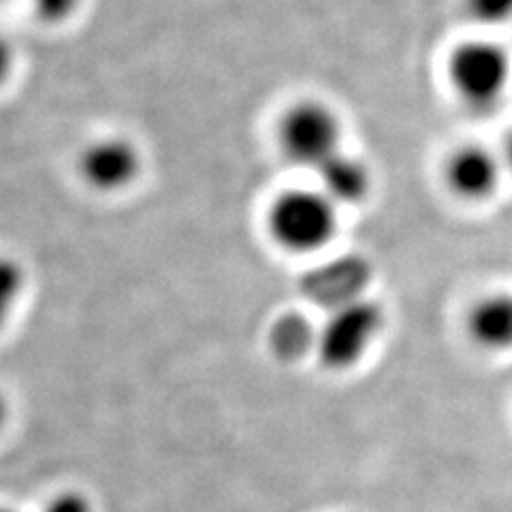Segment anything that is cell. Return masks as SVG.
<instances>
[{
  "mask_svg": "<svg viewBox=\"0 0 512 512\" xmlns=\"http://www.w3.org/2000/svg\"><path fill=\"white\" fill-rule=\"evenodd\" d=\"M7 416H9V406H7V399L0 395V429H3V425H5V421H7Z\"/></svg>",
  "mask_w": 512,
  "mask_h": 512,
  "instance_id": "cell-17",
  "label": "cell"
},
{
  "mask_svg": "<svg viewBox=\"0 0 512 512\" xmlns=\"http://www.w3.org/2000/svg\"><path fill=\"white\" fill-rule=\"evenodd\" d=\"M502 158L483 146H461L446 160L444 178L455 195L480 201L498 188L502 178Z\"/></svg>",
  "mask_w": 512,
  "mask_h": 512,
  "instance_id": "cell-6",
  "label": "cell"
},
{
  "mask_svg": "<svg viewBox=\"0 0 512 512\" xmlns=\"http://www.w3.org/2000/svg\"><path fill=\"white\" fill-rule=\"evenodd\" d=\"M320 190L335 205H355L363 201L370 192V171L359 158L346 152H335L329 160L316 169Z\"/></svg>",
  "mask_w": 512,
  "mask_h": 512,
  "instance_id": "cell-8",
  "label": "cell"
},
{
  "mask_svg": "<svg viewBox=\"0 0 512 512\" xmlns=\"http://www.w3.org/2000/svg\"><path fill=\"white\" fill-rule=\"evenodd\" d=\"M468 331L483 348H512V295H491L478 301L468 316Z\"/></svg>",
  "mask_w": 512,
  "mask_h": 512,
  "instance_id": "cell-9",
  "label": "cell"
},
{
  "mask_svg": "<svg viewBox=\"0 0 512 512\" xmlns=\"http://www.w3.org/2000/svg\"><path fill=\"white\" fill-rule=\"evenodd\" d=\"M45 512H92V506L82 493L69 491L56 495V498L47 504Z\"/></svg>",
  "mask_w": 512,
  "mask_h": 512,
  "instance_id": "cell-14",
  "label": "cell"
},
{
  "mask_svg": "<svg viewBox=\"0 0 512 512\" xmlns=\"http://www.w3.org/2000/svg\"><path fill=\"white\" fill-rule=\"evenodd\" d=\"M0 512H15V510H9V508H0Z\"/></svg>",
  "mask_w": 512,
  "mask_h": 512,
  "instance_id": "cell-18",
  "label": "cell"
},
{
  "mask_svg": "<svg viewBox=\"0 0 512 512\" xmlns=\"http://www.w3.org/2000/svg\"><path fill=\"white\" fill-rule=\"evenodd\" d=\"M316 335L310 327V320L301 314H286L271 329V348L286 361H295L306 355L310 348H316Z\"/></svg>",
  "mask_w": 512,
  "mask_h": 512,
  "instance_id": "cell-10",
  "label": "cell"
},
{
  "mask_svg": "<svg viewBox=\"0 0 512 512\" xmlns=\"http://www.w3.org/2000/svg\"><path fill=\"white\" fill-rule=\"evenodd\" d=\"M463 13L478 26H504L512 22V0H463Z\"/></svg>",
  "mask_w": 512,
  "mask_h": 512,
  "instance_id": "cell-12",
  "label": "cell"
},
{
  "mask_svg": "<svg viewBox=\"0 0 512 512\" xmlns=\"http://www.w3.org/2000/svg\"><path fill=\"white\" fill-rule=\"evenodd\" d=\"M141 156L128 139L107 137L90 143L79 156V173L94 190H122L139 175Z\"/></svg>",
  "mask_w": 512,
  "mask_h": 512,
  "instance_id": "cell-5",
  "label": "cell"
},
{
  "mask_svg": "<svg viewBox=\"0 0 512 512\" xmlns=\"http://www.w3.org/2000/svg\"><path fill=\"white\" fill-rule=\"evenodd\" d=\"M79 0H32V7L37 9L39 18L47 22H62L73 15Z\"/></svg>",
  "mask_w": 512,
  "mask_h": 512,
  "instance_id": "cell-13",
  "label": "cell"
},
{
  "mask_svg": "<svg viewBox=\"0 0 512 512\" xmlns=\"http://www.w3.org/2000/svg\"><path fill=\"white\" fill-rule=\"evenodd\" d=\"M370 280V267L359 256H344L340 261L318 267L306 276L303 293L325 306L340 308L361 297L363 286ZM331 308V310H333Z\"/></svg>",
  "mask_w": 512,
  "mask_h": 512,
  "instance_id": "cell-7",
  "label": "cell"
},
{
  "mask_svg": "<svg viewBox=\"0 0 512 512\" xmlns=\"http://www.w3.org/2000/svg\"><path fill=\"white\" fill-rule=\"evenodd\" d=\"M323 190H288L271 205L267 227L276 242L291 252L325 248L338 227V214Z\"/></svg>",
  "mask_w": 512,
  "mask_h": 512,
  "instance_id": "cell-2",
  "label": "cell"
},
{
  "mask_svg": "<svg viewBox=\"0 0 512 512\" xmlns=\"http://www.w3.org/2000/svg\"><path fill=\"white\" fill-rule=\"evenodd\" d=\"M24 269L18 261L0 256V329L5 327L24 291Z\"/></svg>",
  "mask_w": 512,
  "mask_h": 512,
  "instance_id": "cell-11",
  "label": "cell"
},
{
  "mask_svg": "<svg viewBox=\"0 0 512 512\" xmlns=\"http://www.w3.org/2000/svg\"><path fill=\"white\" fill-rule=\"evenodd\" d=\"M502 165H504V169H508L510 173H512V133L508 135V139H506V143H504V152H502Z\"/></svg>",
  "mask_w": 512,
  "mask_h": 512,
  "instance_id": "cell-16",
  "label": "cell"
},
{
  "mask_svg": "<svg viewBox=\"0 0 512 512\" xmlns=\"http://www.w3.org/2000/svg\"><path fill=\"white\" fill-rule=\"evenodd\" d=\"M11 67H13V50H11L9 41L0 35V84H3L9 77Z\"/></svg>",
  "mask_w": 512,
  "mask_h": 512,
  "instance_id": "cell-15",
  "label": "cell"
},
{
  "mask_svg": "<svg viewBox=\"0 0 512 512\" xmlns=\"http://www.w3.org/2000/svg\"><path fill=\"white\" fill-rule=\"evenodd\" d=\"M384 327V310L376 301L355 299L333 308L316 335L318 357L329 370H348L363 359Z\"/></svg>",
  "mask_w": 512,
  "mask_h": 512,
  "instance_id": "cell-3",
  "label": "cell"
},
{
  "mask_svg": "<svg viewBox=\"0 0 512 512\" xmlns=\"http://www.w3.org/2000/svg\"><path fill=\"white\" fill-rule=\"evenodd\" d=\"M446 77L463 105L493 109L512 84V58L502 43L489 37L468 39L448 54Z\"/></svg>",
  "mask_w": 512,
  "mask_h": 512,
  "instance_id": "cell-1",
  "label": "cell"
},
{
  "mask_svg": "<svg viewBox=\"0 0 512 512\" xmlns=\"http://www.w3.org/2000/svg\"><path fill=\"white\" fill-rule=\"evenodd\" d=\"M342 126L333 109L318 101H301L286 109L278 137L282 152L295 165L318 169L335 152H340Z\"/></svg>",
  "mask_w": 512,
  "mask_h": 512,
  "instance_id": "cell-4",
  "label": "cell"
}]
</instances>
